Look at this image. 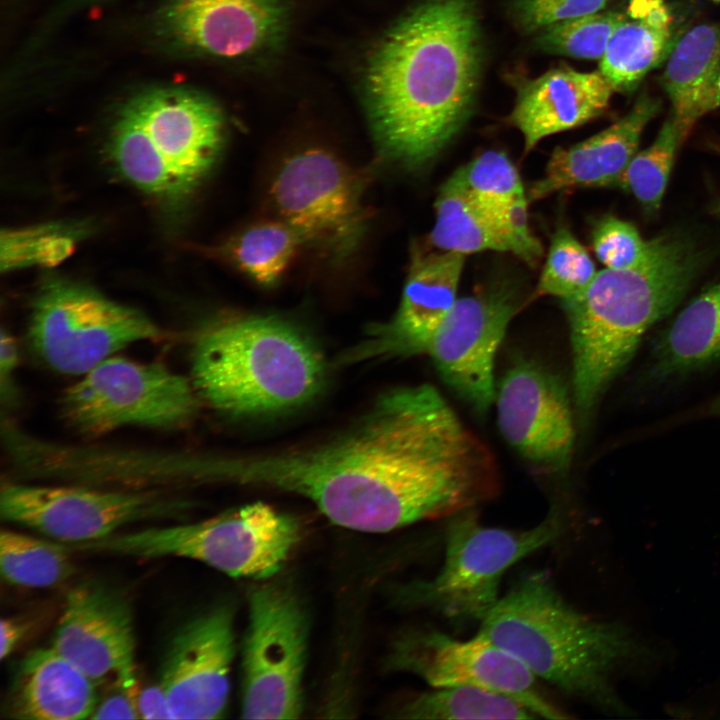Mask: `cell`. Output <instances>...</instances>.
I'll list each match as a JSON object with an SVG mask.
<instances>
[{"instance_id":"obj_1","label":"cell","mask_w":720,"mask_h":720,"mask_svg":"<svg viewBox=\"0 0 720 720\" xmlns=\"http://www.w3.org/2000/svg\"><path fill=\"white\" fill-rule=\"evenodd\" d=\"M211 478L305 497L333 523L374 533L451 518L500 489L491 450L428 384L385 392L351 429L318 445L213 455Z\"/></svg>"},{"instance_id":"obj_2","label":"cell","mask_w":720,"mask_h":720,"mask_svg":"<svg viewBox=\"0 0 720 720\" xmlns=\"http://www.w3.org/2000/svg\"><path fill=\"white\" fill-rule=\"evenodd\" d=\"M481 64L474 0H426L403 17L366 72L369 117L382 155L409 169L431 162L469 118Z\"/></svg>"},{"instance_id":"obj_3","label":"cell","mask_w":720,"mask_h":720,"mask_svg":"<svg viewBox=\"0 0 720 720\" xmlns=\"http://www.w3.org/2000/svg\"><path fill=\"white\" fill-rule=\"evenodd\" d=\"M701 264L680 235L651 240L639 265L605 268L578 294L561 299L572 349L573 396L582 423L635 354L645 333L681 301Z\"/></svg>"},{"instance_id":"obj_4","label":"cell","mask_w":720,"mask_h":720,"mask_svg":"<svg viewBox=\"0 0 720 720\" xmlns=\"http://www.w3.org/2000/svg\"><path fill=\"white\" fill-rule=\"evenodd\" d=\"M478 633L567 695L624 712L612 677L641 647L625 626L573 607L545 572L521 577L480 621Z\"/></svg>"},{"instance_id":"obj_5","label":"cell","mask_w":720,"mask_h":720,"mask_svg":"<svg viewBox=\"0 0 720 720\" xmlns=\"http://www.w3.org/2000/svg\"><path fill=\"white\" fill-rule=\"evenodd\" d=\"M201 399L236 416L282 412L321 390L324 359L300 329L272 316L235 315L195 336L190 376Z\"/></svg>"},{"instance_id":"obj_6","label":"cell","mask_w":720,"mask_h":720,"mask_svg":"<svg viewBox=\"0 0 720 720\" xmlns=\"http://www.w3.org/2000/svg\"><path fill=\"white\" fill-rule=\"evenodd\" d=\"M225 119L209 98L188 90L145 93L121 111L109 153L119 173L162 200L189 196L214 167L223 148Z\"/></svg>"},{"instance_id":"obj_7","label":"cell","mask_w":720,"mask_h":720,"mask_svg":"<svg viewBox=\"0 0 720 720\" xmlns=\"http://www.w3.org/2000/svg\"><path fill=\"white\" fill-rule=\"evenodd\" d=\"M299 539L293 517L256 502L206 520L115 532L69 548L135 558L182 557L231 577L266 579L281 569Z\"/></svg>"},{"instance_id":"obj_8","label":"cell","mask_w":720,"mask_h":720,"mask_svg":"<svg viewBox=\"0 0 720 720\" xmlns=\"http://www.w3.org/2000/svg\"><path fill=\"white\" fill-rule=\"evenodd\" d=\"M474 512L471 509L451 517L441 569L431 579L399 588V602L452 620L480 622L500 599L503 574L555 541L564 528L555 508L536 526L523 530L485 526Z\"/></svg>"},{"instance_id":"obj_9","label":"cell","mask_w":720,"mask_h":720,"mask_svg":"<svg viewBox=\"0 0 720 720\" xmlns=\"http://www.w3.org/2000/svg\"><path fill=\"white\" fill-rule=\"evenodd\" d=\"M201 402L190 377L162 363L112 356L65 390L60 411L72 428L96 437L130 426L183 428Z\"/></svg>"},{"instance_id":"obj_10","label":"cell","mask_w":720,"mask_h":720,"mask_svg":"<svg viewBox=\"0 0 720 720\" xmlns=\"http://www.w3.org/2000/svg\"><path fill=\"white\" fill-rule=\"evenodd\" d=\"M28 335L47 366L81 376L131 344L161 340L164 332L136 308L81 284L49 279L33 299Z\"/></svg>"},{"instance_id":"obj_11","label":"cell","mask_w":720,"mask_h":720,"mask_svg":"<svg viewBox=\"0 0 720 720\" xmlns=\"http://www.w3.org/2000/svg\"><path fill=\"white\" fill-rule=\"evenodd\" d=\"M191 505L164 489L7 482L0 492L3 520L67 544L95 541L132 523L178 518Z\"/></svg>"},{"instance_id":"obj_12","label":"cell","mask_w":720,"mask_h":720,"mask_svg":"<svg viewBox=\"0 0 720 720\" xmlns=\"http://www.w3.org/2000/svg\"><path fill=\"white\" fill-rule=\"evenodd\" d=\"M242 652V717L295 719L303 711L305 610L288 588L264 584L248 596Z\"/></svg>"},{"instance_id":"obj_13","label":"cell","mask_w":720,"mask_h":720,"mask_svg":"<svg viewBox=\"0 0 720 720\" xmlns=\"http://www.w3.org/2000/svg\"><path fill=\"white\" fill-rule=\"evenodd\" d=\"M271 195L280 220L328 258L342 261L360 245L370 218L364 180L334 154L308 149L289 157Z\"/></svg>"},{"instance_id":"obj_14","label":"cell","mask_w":720,"mask_h":720,"mask_svg":"<svg viewBox=\"0 0 720 720\" xmlns=\"http://www.w3.org/2000/svg\"><path fill=\"white\" fill-rule=\"evenodd\" d=\"M387 665L414 674L433 688L480 687L515 699L537 717L569 718L519 659L478 632L468 640L432 629L404 632L393 642Z\"/></svg>"},{"instance_id":"obj_15","label":"cell","mask_w":720,"mask_h":720,"mask_svg":"<svg viewBox=\"0 0 720 720\" xmlns=\"http://www.w3.org/2000/svg\"><path fill=\"white\" fill-rule=\"evenodd\" d=\"M499 430L535 473H565L572 460L575 429L562 379L542 364L517 357L495 394Z\"/></svg>"},{"instance_id":"obj_16","label":"cell","mask_w":720,"mask_h":720,"mask_svg":"<svg viewBox=\"0 0 720 720\" xmlns=\"http://www.w3.org/2000/svg\"><path fill=\"white\" fill-rule=\"evenodd\" d=\"M519 304L506 285L457 299L428 347L444 383L480 416L495 400L496 352Z\"/></svg>"},{"instance_id":"obj_17","label":"cell","mask_w":720,"mask_h":720,"mask_svg":"<svg viewBox=\"0 0 720 720\" xmlns=\"http://www.w3.org/2000/svg\"><path fill=\"white\" fill-rule=\"evenodd\" d=\"M234 655V613L229 604L216 605L180 627L170 641L158 680L172 719L223 716Z\"/></svg>"},{"instance_id":"obj_18","label":"cell","mask_w":720,"mask_h":720,"mask_svg":"<svg viewBox=\"0 0 720 720\" xmlns=\"http://www.w3.org/2000/svg\"><path fill=\"white\" fill-rule=\"evenodd\" d=\"M131 607L119 592L96 582L69 591L51 646L95 682L135 666Z\"/></svg>"},{"instance_id":"obj_19","label":"cell","mask_w":720,"mask_h":720,"mask_svg":"<svg viewBox=\"0 0 720 720\" xmlns=\"http://www.w3.org/2000/svg\"><path fill=\"white\" fill-rule=\"evenodd\" d=\"M162 23L177 43L211 56L241 58L280 39L283 0H169Z\"/></svg>"},{"instance_id":"obj_20","label":"cell","mask_w":720,"mask_h":720,"mask_svg":"<svg viewBox=\"0 0 720 720\" xmlns=\"http://www.w3.org/2000/svg\"><path fill=\"white\" fill-rule=\"evenodd\" d=\"M465 255H415L394 317L374 329L357 359L427 354L433 335L454 306Z\"/></svg>"},{"instance_id":"obj_21","label":"cell","mask_w":720,"mask_h":720,"mask_svg":"<svg viewBox=\"0 0 720 720\" xmlns=\"http://www.w3.org/2000/svg\"><path fill=\"white\" fill-rule=\"evenodd\" d=\"M659 109L658 99L642 94L626 115L606 129L570 147H557L544 176L532 184L529 200L577 187L618 186L638 151L644 128Z\"/></svg>"},{"instance_id":"obj_22","label":"cell","mask_w":720,"mask_h":720,"mask_svg":"<svg viewBox=\"0 0 720 720\" xmlns=\"http://www.w3.org/2000/svg\"><path fill=\"white\" fill-rule=\"evenodd\" d=\"M614 91L600 71L558 66L518 88L509 120L522 133L529 152L541 139L601 115Z\"/></svg>"},{"instance_id":"obj_23","label":"cell","mask_w":720,"mask_h":720,"mask_svg":"<svg viewBox=\"0 0 720 720\" xmlns=\"http://www.w3.org/2000/svg\"><path fill=\"white\" fill-rule=\"evenodd\" d=\"M97 701L96 682L50 646L20 662L5 712L25 720L90 719Z\"/></svg>"},{"instance_id":"obj_24","label":"cell","mask_w":720,"mask_h":720,"mask_svg":"<svg viewBox=\"0 0 720 720\" xmlns=\"http://www.w3.org/2000/svg\"><path fill=\"white\" fill-rule=\"evenodd\" d=\"M674 16L666 0H629L601 58L600 72L615 91L631 92L670 54Z\"/></svg>"},{"instance_id":"obj_25","label":"cell","mask_w":720,"mask_h":720,"mask_svg":"<svg viewBox=\"0 0 720 720\" xmlns=\"http://www.w3.org/2000/svg\"><path fill=\"white\" fill-rule=\"evenodd\" d=\"M662 75L673 117L691 130L720 106V26L700 24L675 42Z\"/></svg>"},{"instance_id":"obj_26","label":"cell","mask_w":720,"mask_h":720,"mask_svg":"<svg viewBox=\"0 0 720 720\" xmlns=\"http://www.w3.org/2000/svg\"><path fill=\"white\" fill-rule=\"evenodd\" d=\"M720 361V282L694 298L657 340L650 376L680 377Z\"/></svg>"},{"instance_id":"obj_27","label":"cell","mask_w":720,"mask_h":720,"mask_svg":"<svg viewBox=\"0 0 720 720\" xmlns=\"http://www.w3.org/2000/svg\"><path fill=\"white\" fill-rule=\"evenodd\" d=\"M435 211L430 235L434 246L464 255L509 252L492 209L469 192L456 172L441 186Z\"/></svg>"},{"instance_id":"obj_28","label":"cell","mask_w":720,"mask_h":720,"mask_svg":"<svg viewBox=\"0 0 720 720\" xmlns=\"http://www.w3.org/2000/svg\"><path fill=\"white\" fill-rule=\"evenodd\" d=\"M409 719H535L515 699L474 686H449L410 697L397 710Z\"/></svg>"},{"instance_id":"obj_29","label":"cell","mask_w":720,"mask_h":720,"mask_svg":"<svg viewBox=\"0 0 720 720\" xmlns=\"http://www.w3.org/2000/svg\"><path fill=\"white\" fill-rule=\"evenodd\" d=\"M302 240L284 221L253 225L234 236L220 255L262 286H272L284 274Z\"/></svg>"},{"instance_id":"obj_30","label":"cell","mask_w":720,"mask_h":720,"mask_svg":"<svg viewBox=\"0 0 720 720\" xmlns=\"http://www.w3.org/2000/svg\"><path fill=\"white\" fill-rule=\"evenodd\" d=\"M70 552L66 543L2 529V579L11 585L27 588L57 586L68 580L75 571Z\"/></svg>"},{"instance_id":"obj_31","label":"cell","mask_w":720,"mask_h":720,"mask_svg":"<svg viewBox=\"0 0 720 720\" xmlns=\"http://www.w3.org/2000/svg\"><path fill=\"white\" fill-rule=\"evenodd\" d=\"M689 132L671 114L652 144L637 151L624 171L618 186L631 192L648 213L660 208L675 155Z\"/></svg>"},{"instance_id":"obj_32","label":"cell","mask_w":720,"mask_h":720,"mask_svg":"<svg viewBox=\"0 0 720 720\" xmlns=\"http://www.w3.org/2000/svg\"><path fill=\"white\" fill-rule=\"evenodd\" d=\"M623 18L620 11H599L549 25L538 31L543 52L579 59H601Z\"/></svg>"},{"instance_id":"obj_33","label":"cell","mask_w":720,"mask_h":720,"mask_svg":"<svg viewBox=\"0 0 720 720\" xmlns=\"http://www.w3.org/2000/svg\"><path fill=\"white\" fill-rule=\"evenodd\" d=\"M596 273L587 250L566 226L558 225L551 237L537 292L569 298L584 290Z\"/></svg>"},{"instance_id":"obj_34","label":"cell","mask_w":720,"mask_h":720,"mask_svg":"<svg viewBox=\"0 0 720 720\" xmlns=\"http://www.w3.org/2000/svg\"><path fill=\"white\" fill-rule=\"evenodd\" d=\"M75 240L58 225H39L2 231L1 270L53 266L71 255Z\"/></svg>"},{"instance_id":"obj_35","label":"cell","mask_w":720,"mask_h":720,"mask_svg":"<svg viewBox=\"0 0 720 720\" xmlns=\"http://www.w3.org/2000/svg\"><path fill=\"white\" fill-rule=\"evenodd\" d=\"M463 185L488 203L506 202L524 193L516 167L499 151H486L455 171Z\"/></svg>"},{"instance_id":"obj_36","label":"cell","mask_w":720,"mask_h":720,"mask_svg":"<svg viewBox=\"0 0 720 720\" xmlns=\"http://www.w3.org/2000/svg\"><path fill=\"white\" fill-rule=\"evenodd\" d=\"M592 245L597 258L609 269L635 267L651 250V240L645 241L633 224L611 215L593 226Z\"/></svg>"},{"instance_id":"obj_37","label":"cell","mask_w":720,"mask_h":720,"mask_svg":"<svg viewBox=\"0 0 720 720\" xmlns=\"http://www.w3.org/2000/svg\"><path fill=\"white\" fill-rule=\"evenodd\" d=\"M610 0H512L517 24L527 33L554 23L604 10Z\"/></svg>"},{"instance_id":"obj_38","label":"cell","mask_w":720,"mask_h":720,"mask_svg":"<svg viewBox=\"0 0 720 720\" xmlns=\"http://www.w3.org/2000/svg\"><path fill=\"white\" fill-rule=\"evenodd\" d=\"M527 199L523 193L506 202H483L491 207L508 251L533 265L542 255V246L529 229Z\"/></svg>"},{"instance_id":"obj_39","label":"cell","mask_w":720,"mask_h":720,"mask_svg":"<svg viewBox=\"0 0 720 720\" xmlns=\"http://www.w3.org/2000/svg\"><path fill=\"white\" fill-rule=\"evenodd\" d=\"M135 687L116 679V688L98 699L90 719H139L134 704Z\"/></svg>"},{"instance_id":"obj_40","label":"cell","mask_w":720,"mask_h":720,"mask_svg":"<svg viewBox=\"0 0 720 720\" xmlns=\"http://www.w3.org/2000/svg\"><path fill=\"white\" fill-rule=\"evenodd\" d=\"M139 719H172L167 696L159 682L140 686L134 694Z\"/></svg>"},{"instance_id":"obj_41","label":"cell","mask_w":720,"mask_h":720,"mask_svg":"<svg viewBox=\"0 0 720 720\" xmlns=\"http://www.w3.org/2000/svg\"><path fill=\"white\" fill-rule=\"evenodd\" d=\"M18 362V345L8 332L2 330L0 341V380L2 392L6 387L9 389L11 378Z\"/></svg>"},{"instance_id":"obj_42","label":"cell","mask_w":720,"mask_h":720,"mask_svg":"<svg viewBox=\"0 0 720 720\" xmlns=\"http://www.w3.org/2000/svg\"><path fill=\"white\" fill-rule=\"evenodd\" d=\"M1 659H5L15 650L25 634V626L14 618L1 619Z\"/></svg>"},{"instance_id":"obj_43","label":"cell","mask_w":720,"mask_h":720,"mask_svg":"<svg viewBox=\"0 0 720 720\" xmlns=\"http://www.w3.org/2000/svg\"><path fill=\"white\" fill-rule=\"evenodd\" d=\"M705 416L720 417V394L702 408Z\"/></svg>"}]
</instances>
